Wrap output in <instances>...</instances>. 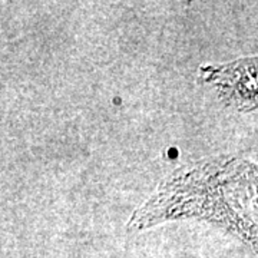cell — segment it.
<instances>
[{"label": "cell", "instance_id": "1", "mask_svg": "<svg viewBox=\"0 0 258 258\" xmlns=\"http://www.w3.org/2000/svg\"><path fill=\"white\" fill-rule=\"evenodd\" d=\"M200 79L217 88L221 101L238 111L258 106V57L200 68Z\"/></svg>", "mask_w": 258, "mask_h": 258}]
</instances>
